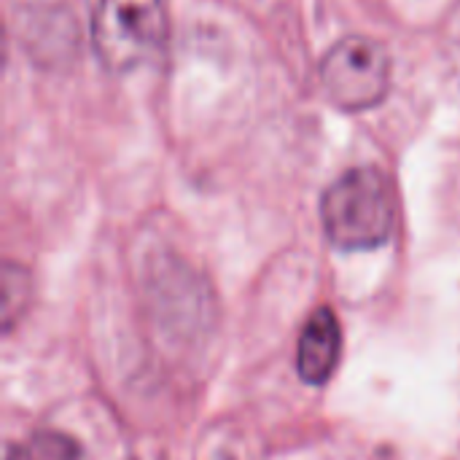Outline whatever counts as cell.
Segmentation results:
<instances>
[{"mask_svg":"<svg viewBox=\"0 0 460 460\" xmlns=\"http://www.w3.org/2000/svg\"><path fill=\"white\" fill-rule=\"evenodd\" d=\"M321 218L337 248H380L394 234L396 224V202L385 175L372 167L345 172L326 189L321 199Z\"/></svg>","mask_w":460,"mask_h":460,"instance_id":"cell-1","label":"cell"},{"mask_svg":"<svg viewBox=\"0 0 460 460\" xmlns=\"http://www.w3.org/2000/svg\"><path fill=\"white\" fill-rule=\"evenodd\" d=\"M92 40L105 67L127 73L148 65L167 40L162 0H97Z\"/></svg>","mask_w":460,"mask_h":460,"instance_id":"cell-2","label":"cell"},{"mask_svg":"<svg viewBox=\"0 0 460 460\" xmlns=\"http://www.w3.org/2000/svg\"><path fill=\"white\" fill-rule=\"evenodd\" d=\"M321 78L340 108L364 111L388 94L391 59L385 49L369 38H345L326 51Z\"/></svg>","mask_w":460,"mask_h":460,"instance_id":"cell-3","label":"cell"},{"mask_svg":"<svg viewBox=\"0 0 460 460\" xmlns=\"http://www.w3.org/2000/svg\"><path fill=\"white\" fill-rule=\"evenodd\" d=\"M342 350V332L340 321L329 307H318L299 337V350H296V369L299 377L310 385H321L332 377L337 369Z\"/></svg>","mask_w":460,"mask_h":460,"instance_id":"cell-4","label":"cell"},{"mask_svg":"<svg viewBox=\"0 0 460 460\" xmlns=\"http://www.w3.org/2000/svg\"><path fill=\"white\" fill-rule=\"evenodd\" d=\"M27 278H24V272L22 270H16L13 264H8L5 267V272H3V315H5V329H11V321H13V313H16V296L19 299H24V294H27Z\"/></svg>","mask_w":460,"mask_h":460,"instance_id":"cell-5","label":"cell"},{"mask_svg":"<svg viewBox=\"0 0 460 460\" xmlns=\"http://www.w3.org/2000/svg\"><path fill=\"white\" fill-rule=\"evenodd\" d=\"M5 460H32L30 456H24V453H16V450H8V456Z\"/></svg>","mask_w":460,"mask_h":460,"instance_id":"cell-6","label":"cell"}]
</instances>
